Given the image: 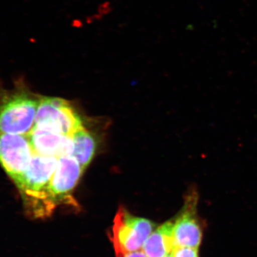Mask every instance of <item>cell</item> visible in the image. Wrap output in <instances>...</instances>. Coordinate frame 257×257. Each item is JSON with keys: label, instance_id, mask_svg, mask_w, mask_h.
<instances>
[{"label": "cell", "instance_id": "6da1fadb", "mask_svg": "<svg viewBox=\"0 0 257 257\" xmlns=\"http://www.w3.org/2000/svg\"><path fill=\"white\" fill-rule=\"evenodd\" d=\"M57 163V157L35 154L21 182L17 186L25 210L30 217H48L57 208L51 195L50 182Z\"/></svg>", "mask_w": 257, "mask_h": 257}, {"label": "cell", "instance_id": "7a4b0ae2", "mask_svg": "<svg viewBox=\"0 0 257 257\" xmlns=\"http://www.w3.org/2000/svg\"><path fill=\"white\" fill-rule=\"evenodd\" d=\"M40 97L23 86L0 96V133L28 135L35 123Z\"/></svg>", "mask_w": 257, "mask_h": 257}, {"label": "cell", "instance_id": "3957f363", "mask_svg": "<svg viewBox=\"0 0 257 257\" xmlns=\"http://www.w3.org/2000/svg\"><path fill=\"white\" fill-rule=\"evenodd\" d=\"M152 221L132 215L120 207L116 212L110 234L116 257L142 249L144 243L155 229Z\"/></svg>", "mask_w": 257, "mask_h": 257}, {"label": "cell", "instance_id": "277c9868", "mask_svg": "<svg viewBox=\"0 0 257 257\" xmlns=\"http://www.w3.org/2000/svg\"><path fill=\"white\" fill-rule=\"evenodd\" d=\"M82 126L79 114L65 99L58 97L40 99L34 128L72 137Z\"/></svg>", "mask_w": 257, "mask_h": 257}, {"label": "cell", "instance_id": "5b68a950", "mask_svg": "<svg viewBox=\"0 0 257 257\" xmlns=\"http://www.w3.org/2000/svg\"><path fill=\"white\" fill-rule=\"evenodd\" d=\"M35 152L28 135L0 133V165L18 186Z\"/></svg>", "mask_w": 257, "mask_h": 257}, {"label": "cell", "instance_id": "8992f818", "mask_svg": "<svg viewBox=\"0 0 257 257\" xmlns=\"http://www.w3.org/2000/svg\"><path fill=\"white\" fill-rule=\"evenodd\" d=\"M199 194L197 186H191L184 197V206L174 220L176 246L199 248L202 239V226L198 215Z\"/></svg>", "mask_w": 257, "mask_h": 257}, {"label": "cell", "instance_id": "52a82bcc", "mask_svg": "<svg viewBox=\"0 0 257 257\" xmlns=\"http://www.w3.org/2000/svg\"><path fill=\"white\" fill-rule=\"evenodd\" d=\"M84 170L74 157L58 159L57 168L50 182V192L56 207L71 205L77 207L73 194Z\"/></svg>", "mask_w": 257, "mask_h": 257}, {"label": "cell", "instance_id": "ba28073f", "mask_svg": "<svg viewBox=\"0 0 257 257\" xmlns=\"http://www.w3.org/2000/svg\"><path fill=\"white\" fill-rule=\"evenodd\" d=\"M35 154L42 156H72L74 151L72 137L32 127L28 134Z\"/></svg>", "mask_w": 257, "mask_h": 257}, {"label": "cell", "instance_id": "9c48e42d", "mask_svg": "<svg viewBox=\"0 0 257 257\" xmlns=\"http://www.w3.org/2000/svg\"><path fill=\"white\" fill-rule=\"evenodd\" d=\"M173 229L174 220H170L152 231L142 248L147 256L166 257L172 253L175 246Z\"/></svg>", "mask_w": 257, "mask_h": 257}, {"label": "cell", "instance_id": "30bf717a", "mask_svg": "<svg viewBox=\"0 0 257 257\" xmlns=\"http://www.w3.org/2000/svg\"><path fill=\"white\" fill-rule=\"evenodd\" d=\"M74 143V157L85 170L95 155L96 141L90 132L82 126L72 135Z\"/></svg>", "mask_w": 257, "mask_h": 257}, {"label": "cell", "instance_id": "8fae6325", "mask_svg": "<svg viewBox=\"0 0 257 257\" xmlns=\"http://www.w3.org/2000/svg\"><path fill=\"white\" fill-rule=\"evenodd\" d=\"M172 257H199L198 248L176 246L172 252Z\"/></svg>", "mask_w": 257, "mask_h": 257}, {"label": "cell", "instance_id": "7c38bea8", "mask_svg": "<svg viewBox=\"0 0 257 257\" xmlns=\"http://www.w3.org/2000/svg\"><path fill=\"white\" fill-rule=\"evenodd\" d=\"M121 257H148L147 256L146 253L144 252L143 249L138 250V251H133V252H130L126 253L124 256Z\"/></svg>", "mask_w": 257, "mask_h": 257}, {"label": "cell", "instance_id": "4fadbf2b", "mask_svg": "<svg viewBox=\"0 0 257 257\" xmlns=\"http://www.w3.org/2000/svg\"><path fill=\"white\" fill-rule=\"evenodd\" d=\"M166 257H172V253H171V254H169L168 256H167Z\"/></svg>", "mask_w": 257, "mask_h": 257}]
</instances>
